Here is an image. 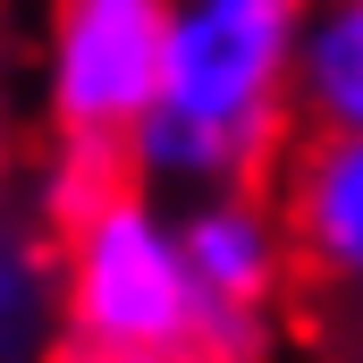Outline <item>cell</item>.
Instances as JSON below:
<instances>
[{
  "mask_svg": "<svg viewBox=\"0 0 363 363\" xmlns=\"http://www.w3.org/2000/svg\"><path fill=\"white\" fill-rule=\"evenodd\" d=\"M271 194L296 228L304 287H321L330 304H363V135H296Z\"/></svg>",
  "mask_w": 363,
  "mask_h": 363,
  "instance_id": "obj_5",
  "label": "cell"
},
{
  "mask_svg": "<svg viewBox=\"0 0 363 363\" xmlns=\"http://www.w3.org/2000/svg\"><path fill=\"white\" fill-rule=\"evenodd\" d=\"M0 363H68V287L60 228L0 220Z\"/></svg>",
  "mask_w": 363,
  "mask_h": 363,
  "instance_id": "obj_6",
  "label": "cell"
},
{
  "mask_svg": "<svg viewBox=\"0 0 363 363\" xmlns=\"http://www.w3.org/2000/svg\"><path fill=\"white\" fill-rule=\"evenodd\" d=\"M60 287L68 363H169L211 347V304L186 262V228L144 178L60 220Z\"/></svg>",
  "mask_w": 363,
  "mask_h": 363,
  "instance_id": "obj_2",
  "label": "cell"
},
{
  "mask_svg": "<svg viewBox=\"0 0 363 363\" xmlns=\"http://www.w3.org/2000/svg\"><path fill=\"white\" fill-rule=\"evenodd\" d=\"M330 363H363V304H338V321H330Z\"/></svg>",
  "mask_w": 363,
  "mask_h": 363,
  "instance_id": "obj_9",
  "label": "cell"
},
{
  "mask_svg": "<svg viewBox=\"0 0 363 363\" xmlns=\"http://www.w3.org/2000/svg\"><path fill=\"white\" fill-rule=\"evenodd\" d=\"M178 228H186V262L203 279V304H211V347L254 355L262 347V321L279 313V296L304 279L296 271V228H287L279 194L271 186L186 194Z\"/></svg>",
  "mask_w": 363,
  "mask_h": 363,
  "instance_id": "obj_4",
  "label": "cell"
},
{
  "mask_svg": "<svg viewBox=\"0 0 363 363\" xmlns=\"http://www.w3.org/2000/svg\"><path fill=\"white\" fill-rule=\"evenodd\" d=\"M0 26H9V0H0Z\"/></svg>",
  "mask_w": 363,
  "mask_h": 363,
  "instance_id": "obj_11",
  "label": "cell"
},
{
  "mask_svg": "<svg viewBox=\"0 0 363 363\" xmlns=\"http://www.w3.org/2000/svg\"><path fill=\"white\" fill-rule=\"evenodd\" d=\"M296 135H363V0H313L304 17Z\"/></svg>",
  "mask_w": 363,
  "mask_h": 363,
  "instance_id": "obj_7",
  "label": "cell"
},
{
  "mask_svg": "<svg viewBox=\"0 0 363 363\" xmlns=\"http://www.w3.org/2000/svg\"><path fill=\"white\" fill-rule=\"evenodd\" d=\"M313 0H178L169 85L127 161L152 194L271 186L296 144V43Z\"/></svg>",
  "mask_w": 363,
  "mask_h": 363,
  "instance_id": "obj_1",
  "label": "cell"
},
{
  "mask_svg": "<svg viewBox=\"0 0 363 363\" xmlns=\"http://www.w3.org/2000/svg\"><path fill=\"white\" fill-rule=\"evenodd\" d=\"M169 363H254V355H237V347H194V355H169Z\"/></svg>",
  "mask_w": 363,
  "mask_h": 363,
  "instance_id": "obj_10",
  "label": "cell"
},
{
  "mask_svg": "<svg viewBox=\"0 0 363 363\" xmlns=\"http://www.w3.org/2000/svg\"><path fill=\"white\" fill-rule=\"evenodd\" d=\"M17 186H26V135H17V110L0 93V220L17 211Z\"/></svg>",
  "mask_w": 363,
  "mask_h": 363,
  "instance_id": "obj_8",
  "label": "cell"
},
{
  "mask_svg": "<svg viewBox=\"0 0 363 363\" xmlns=\"http://www.w3.org/2000/svg\"><path fill=\"white\" fill-rule=\"evenodd\" d=\"M178 0H43L34 17V101L43 135L135 144L169 85Z\"/></svg>",
  "mask_w": 363,
  "mask_h": 363,
  "instance_id": "obj_3",
  "label": "cell"
}]
</instances>
